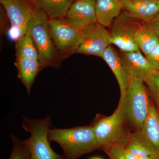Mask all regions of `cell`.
Wrapping results in <instances>:
<instances>
[{"mask_svg": "<svg viewBox=\"0 0 159 159\" xmlns=\"http://www.w3.org/2000/svg\"><path fill=\"white\" fill-rule=\"evenodd\" d=\"M150 96L159 108V72L148 76L144 80Z\"/></svg>", "mask_w": 159, "mask_h": 159, "instance_id": "21", "label": "cell"}, {"mask_svg": "<svg viewBox=\"0 0 159 159\" xmlns=\"http://www.w3.org/2000/svg\"><path fill=\"white\" fill-rule=\"evenodd\" d=\"M158 112H159V108H158Z\"/></svg>", "mask_w": 159, "mask_h": 159, "instance_id": "30", "label": "cell"}, {"mask_svg": "<svg viewBox=\"0 0 159 159\" xmlns=\"http://www.w3.org/2000/svg\"><path fill=\"white\" fill-rule=\"evenodd\" d=\"M34 9L44 11L50 19L63 18L71 4L68 0H30Z\"/></svg>", "mask_w": 159, "mask_h": 159, "instance_id": "18", "label": "cell"}, {"mask_svg": "<svg viewBox=\"0 0 159 159\" xmlns=\"http://www.w3.org/2000/svg\"><path fill=\"white\" fill-rule=\"evenodd\" d=\"M145 57L151 66L155 70L159 72V44Z\"/></svg>", "mask_w": 159, "mask_h": 159, "instance_id": "24", "label": "cell"}, {"mask_svg": "<svg viewBox=\"0 0 159 159\" xmlns=\"http://www.w3.org/2000/svg\"><path fill=\"white\" fill-rule=\"evenodd\" d=\"M134 41L139 50L147 56L159 44V39L151 21H140L134 35Z\"/></svg>", "mask_w": 159, "mask_h": 159, "instance_id": "15", "label": "cell"}, {"mask_svg": "<svg viewBox=\"0 0 159 159\" xmlns=\"http://www.w3.org/2000/svg\"><path fill=\"white\" fill-rule=\"evenodd\" d=\"M125 145L113 144L102 147L103 150L110 159H127L125 155Z\"/></svg>", "mask_w": 159, "mask_h": 159, "instance_id": "23", "label": "cell"}, {"mask_svg": "<svg viewBox=\"0 0 159 159\" xmlns=\"http://www.w3.org/2000/svg\"><path fill=\"white\" fill-rule=\"evenodd\" d=\"M151 22L154 30L159 39V13L152 20Z\"/></svg>", "mask_w": 159, "mask_h": 159, "instance_id": "25", "label": "cell"}, {"mask_svg": "<svg viewBox=\"0 0 159 159\" xmlns=\"http://www.w3.org/2000/svg\"><path fill=\"white\" fill-rule=\"evenodd\" d=\"M123 11L140 21H151L159 13V0H121Z\"/></svg>", "mask_w": 159, "mask_h": 159, "instance_id": "13", "label": "cell"}, {"mask_svg": "<svg viewBox=\"0 0 159 159\" xmlns=\"http://www.w3.org/2000/svg\"><path fill=\"white\" fill-rule=\"evenodd\" d=\"M119 54L129 80L138 77L144 81L148 76L158 72L151 66L140 50L127 52L120 51Z\"/></svg>", "mask_w": 159, "mask_h": 159, "instance_id": "12", "label": "cell"}, {"mask_svg": "<svg viewBox=\"0 0 159 159\" xmlns=\"http://www.w3.org/2000/svg\"><path fill=\"white\" fill-rule=\"evenodd\" d=\"M22 126L31 134L25 140L29 146L30 159H65L54 151L50 145L48 134L52 126L51 117L43 119H32L22 116Z\"/></svg>", "mask_w": 159, "mask_h": 159, "instance_id": "5", "label": "cell"}, {"mask_svg": "<svg viewBox=\"0 0 159 159\" xmlns=\"http://www.w3.org/2000/svg\"><path fill=\"white\" fill-rule=\"evenodd\" d=\"M90 159H103L101 157H94Z\"/></svg>", "mask_w": 159, "mask_h": 159, "instance_id": "28", "label": "cell"}, {"mask_svg": "<svg viewBox=\"0 0 159 159\" xmlns=\"http://www.w3.org/2000/svg\"><path fill=\"white\" fill-rule=\"evenodd\" d=\"M131 139L141 142L159 159V113L153 103L142 129L132 133Z\"/></svg>", "mask_w": 159, "mask_h": 159, "instance_id": "10", "label": "cell"}, {"mask_svg": "<svg viewBox=\"0 0 159 159\" xmlns=\"http://www.w3.org/2000/svg\"><path fill=\"white\" fill-rule=\"evenodd\" d=\"M15 66L17 76L25 85L28 94H31V87L38 74L42 70L39 60L26 57H16Z\"/></svg>", "mask_w": 159, "mask_h": 159, "instance_id": "17", "label": "cell"}, {"mask_svg": "<svg viewBox=\"0 0 159 159\" xmlns=\"http://www.w3.org/2000/svg\"><path fill=\"white\" fill-rule=\"evenodd\" d=\"M49 31L60 59L62 60L76 53L81 43L78 29L64 19H50Z\"/></svg>", "mask_w": 159, "mask_h": 159, "instance_id": "6", "label": "cell"}, {"mask_svg": "<svg viewBox=\"0 0 159 159\" xmlns=\"http://www.w3.org/2000/svg\"><path fill=\"white\" fill-rule=\"evenodd\" d=\"M48 137L50 142H56L60 145L65 159H77L100 149L91 125L66 129L50 128Z\"/></svg>", "mask_w": 159, "mask_h": 159, "instance_id": "1", "label": "cell"}, {"mask_svg": "<svg viewBox=\"0 0 159 159\" xmlns=\"http://www.w3.org/2000/svg\"><path fill=\"white\" fill-rule=\"evenodd\" d=\"M16 57H26L38 60L39 55L32 38L25 34L16 40Z\"/></svg>", "mask_w": 159, "mask_h": 159, "instance_id": "19", "label": "cell"}, {"mask_svg": "<svg viewBox=\"0 0 159 159\" xmlns=\"http://www.w3.org/2000/svg\"><path fill=\"white\" fill-rule=\"evenodd\" d=\"M101 57L112 71L119 84L120 94L123 95L128 87L129 79L119 53L111 45L104 51Z\"/></svg>", "mask_w": 159, "mask_h": 159, "instance_id": "14", "label": "cell"}, {"mask_svg": "<svg viewBox=\"0 0 159 159\" xmlns=\"http://www.w3.org/2000/svg\"><path fill=\"white\" fill-rule=\"evenodd\" d=\"M69 2H70L71 3H73L74 2H75V1H76V0H68Z\"/></svg>", "mask_w": 159, "mask_h": 159, "instance_id": "29", "label": "cell"}, {"mask_svg": "<svg viewBox=\"0 0 159 159\" xmlns=\"http://www.w3.org/2000/svg\"><path fill=\"white\" fill-rule=\"evenodd\" d=\"M49 20L44 11L33 8L26 31V34L32 38L37 49L42 69L48 66L58 67L61 61L49 31Z\"/></svg>", "mask_w": 159, "mask_h": 159, "instance_id": "3", "label": "cell"}, {"mask_svg": "<svg viewBox=\"0 0 159 159\" xmlns=\"http://www.w3.org/2000/svg\"><path fill=\"white\" fill-rule=\"evenodd\" d=\"M12 149L9 159H30L29 146L25 140L22 141L14 134L11 136Z\"/></svg>", "mask_w": 159, "mask_h": 159, "instance_id": "20", "label": "cell"}, {"mask_svg": "<svg viewBox=\"0 0 159 159\" xmlns=\"http://www.w3.org/2000/svg\"><path fill=\"white\" fill-rule=\"evenodd\" d=\"M126 122L134 129L141 130L150 111V94L143 79L134 77L129 80L125 93L120 96Z\"/></svg>", "mask_w": 159, "mask_h": 159, "instance_id": "2", "label": "cell"}, {"mask_svg": "<svg viewBox=\"0 0 159 159\" xmlns=\"http://www.w3.org/2000/svg\"><path fill=\"white\" fill-rule=\"evenodd\" d=\"M96 0H76L63 18L78 30L97 23L96 14Z\"/></svg>", "mask_w": 159, "mask_h": 159, "instance_id": "11", "label": "cell"}, {"mask_svg": "<svg viewBox=\"0 0 159 159\" xmlns=\"http://www.w3.org/2000/svg\"><path fill=\"white\" fill-rule=\"evenodd\" d=\"M125 149L139 157L148 156L154 157L148 148L141 142L134 139H130V142L125 146Z\"/></svg>", "mask_w": 159, "mask_h": 159, "instance_id": "22", "label": "cell"}, {"mask_svg": "<svg viewBox=\"0 0 159 159\" xmlns=\"http://www.w3.org/2000/svg\"><path fill=\"white\" fill-rule=\"evenodd\" d=\"M79 31L81 43L76 53L101 57L111 45L108 30L98 22L91 24Z\"/></svg>", "mask_w": 159, "mask_h": 159, "instance_id": "8", "label": "cell"}, {"mask_svg": "<svg viewBox=\"0 0 159 159\" xmlns=\"http://www.w3.org/2000/svg\"><path fill=\"white\" fill-rule=\"evenodd\" d=\"M125 155L127 159H139V157L134 155L126 149L125 150Z\"/></svg>", "mask_w": 159, "mask_h": 159, "instance_id": "26", "label": "cell"}, {"mask_svg": "<svg viewBox=\"0 0 159 159\" xmlns=\"http://www.w3.org/2000/svg\"><path fill=\"white\" fill-rule=\"evenodd\" d=\"M95 8L97 22L107 28L123 11L121 0H96Z\"/></svg>", "mask_w": 159, "mask_h": 159, "instance_id": "16", "label": "cell"}, {"mask_svg": "<svg viewBox=\"0 0 159 159\" xmlns=\"http://www.w3.org/2000/svg\"><path fill=\"white\" fill-rule=\"evenodd\" d=\"M126 119L122 99L113 113L109 116H97L91 125L100 149L107 145L122 144L126 146L131 139L126 127Z\"/></svg>", "mask_w": 159, "mask_h": 159, "instance_id": "4", "label": "cell"}, {"mask_svg": "<svg viewBox=\"0 0 159 159\" xmlns=\"http://www.w3.org/2000/svg\"><path fill=\"white\" fill-rule=\"evenodd\" d=\"M139 159H156L154 157H153L148 156V157H139Z\"/></svg>", "mask_w": 159, "mask_h": 159, "instance_id": "27", "label": "cell"}, {"mask_svg": "<svg viewBox=\"0 0 159 159\" xmlns=\"http://www.w3.org/2000/svg\"><path fill=\"white\" fill-rule=\"evenodd\" d=\"M140 21L122 11L109 28L111 45L116 46L122 52L139 50L135 42L134 35Z\"/></svg>", "mask_w": 159, "mask_h": 159, "instance_id": "7", "label": "cell"}, {"mask_svg": "<svg viewBox=\"0 0 159 159\" xmlns=\"http://www.w3.org/2000/svg\"><path fill=\"white\" fill-rule=\"evenodd\" d=\"M17 39L26 34L33 8L30 0H0Z\"/></svg>", "mask_w": 159, "mask_h": 159, "instance_id": "9", "label": "cell"}]
</instances>
